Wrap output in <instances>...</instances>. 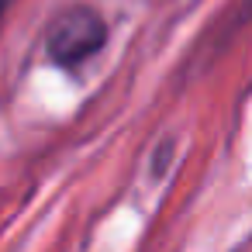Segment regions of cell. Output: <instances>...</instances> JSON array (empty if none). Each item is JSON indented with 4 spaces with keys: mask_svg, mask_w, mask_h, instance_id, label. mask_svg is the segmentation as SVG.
Segmentation results:
<instances>
[{
    "mask_svg": "<svg viewBox=\"0 0 252 252\" xmlns=\"http://www.w3.org/2000/svg\"><path fill=\"white\" fill-rule=\"evenodd\" d=\"M107 18L90 4H66L45 25V59L63 73H80L90 59L107 49Z\"/></svg>",
    "mask_w": 252,
    "mask_h": 252,
    "instance_id": "6da1fadb",
    "label": "cell"
},
{
    "mask_svg": "<svg viewBox=\"0 0 252 252\" xmlns=\"http://www.w3.org/2000/svg\"><path fill=\"white\" fill-rule=\"evenodd\" d=\"M11 4H14V0H0V21H4V14L11 11Z\"/></svg>",
    "mask_w": 252,
    "mask_h": 252,
    "instance_id": "7a4b0ae2",
    "label": "cell"
}]
</instances>
